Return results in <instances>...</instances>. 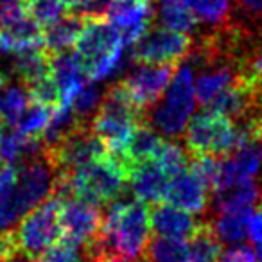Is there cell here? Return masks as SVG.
<instances>
[{"label":"cell","instance_id":"1","mask_svg":"<svg viewBox=\"0 0 262 262\" xmlns=\"http://www.w3.org/2000/svg\"><path fill=\"white\" fill-rule=\"evenodd\" d=\"M149 237L151 221L147 203L119 198L102 212L101 232L83 251L88 262L102 255H115L126 262H142Z\"/></svg>","mask_w":262,"mask_h":262},{"label":"cell","instance_id":"2","mask_svg":"<svg viewBox=\"0 0 262 262\" xmlns=\"http://www.w3.org/2000/svg\"><path fill=\"white\" fill-rule=\"evenodd\" d=\"M127 169L119 155H104L70 171L58 172L54 194L59 198H77L97 207H108L124 196Z\"/></svg>","mask_w":262,"mask_h":262},{"label":"cell","instance_id":"3","mask_svg":"<svg viewBox=\"0 0 262 262\" xmlns=\"http://www.w3.org/2000/svg\"><path fill=\"white\" fill-rule=\"evenodd\" d=\"M74 45V54L92 81L106 79L127 65L120 31L104 15L83 16V27Z\"/></svg>","mask_w":262,"mask_h":262},{"label":"cell","instance_id":"4","mask_svg":"<svg viewBox=\"0 0 262 262\" xmlns=\"http://www.w3.org/2000/svg\"><path fill=\"white\" fill-rule=\"evenodd\" d=\"M196 92H194V69L189 63L176 67L169 86L164 95L155 102L144 119L147 124L164 137L178 139L185 133L190 117L196 108Z\"/></svg>","mask_w":262,"mask_h":262},{"label":"cell","instance_id":"5","mask_svg":"<svg viewBox=\"0 0 262 262\" xmlns=\"http://www.w3.org/2000/svg\"><path fill=\"white\" fill-rule=\"evenodd\" d=\"M142 120V113L133 104L122 84L115 83L104 90L101 104L88 126L104 142L110 153L122 155L137 124Z\"/></svg>","mask_w":262,"mask_h":262},{"label":"cell","instance_id":"6","mask_svg":"<svg viewBox=\"0 0 262 262\" xmlns=\"http://www.w3.org/2000/svg\"><path fill=\"white\" fill-rule=\"evenodd\" d=\"M183 137L190 157H226L241 144L237 122L208 108L190 117Z\"/></svg>","mask_w":262,"mask_h":262},{"label":"cell","instance_id":"7","mask_svg":"<svg viewBox=\"0 0 262 262\" xmlns=\"http://www.w3.org/2000/svg\"><path fill=\"white\" fill-rule=\"evenodd\" d=\"M61 198L58 194L49 196L43 203L29 210L16 225L15 237L18 248L33 258H38L47 248L61 239V226H59V210H61Z\"/></svg>","mask_w":262,"mask_h":262},{"label":"cell","instance_id":"8","mask_svg":"<svg viewBox=\"0 0 262 262\" xmlns=\"http://www.w3.org/2000/svg\"><path fill=\"white\" fill-rule=\"evenodd\" d=\"M56 182H58V169L49 160L45 151L43 155L24 162L20 167H16L15 203L20 215L24 217L27 212L52 196Z\"/></svg>","mask_w":262,"mask_h":262},{"label":"cell","instance_id":"9","mask_svg":"<svg viewBox=\"0 0 262 262\" xmlns=\"http://www.w3.org/2000/svg\"><path fill=\"white\" fill-rule=\"evenodd\" d=\"M131 47V59L137 63L178 65V61L185 59L189 54L192 38L165 27H149Z\"/></svg>","mask_w":262,"mask_h":262},{"label":"cell","instance_id":"10","mask_svg":"<svg viewBox=\"0 0 262 262\" xmlns=\"http://www.w3.org/2000/svg\"><path fill=\"white\" fill-rule=\"evenodd\" d=\"M174 70L176 65H171V63H164V65L139 63L135 70H131L122 81H119L133 101V104L140 110L142 119L144 113L164 95L165 88L169 86L174 76Z\"/></svg>","mask_w":262,"mask_h":262},{"label":"cell","instance_id":"11","mask_svg":"<svg viewBox=\"0 0 262 262\" xmlns=\"http://www.w3.org/2000/svg\"><path fill=\"white\" fill-rule=\"evenodd\" d=\"M108 147L104 146L101 139L90 129V126H81L70 135H67L59 144H56L51 149H45L49 160L54 164L58 172L70 171L88 162H94L97 158L108 155Z\"/></svg>","mask_w":262,"mask_h":262},{"label":"cell","instance_id":"12","mask_svg":"<svg viewBox=\"0 0 262 262\" xmlns=\"http://www.w3.org/2000/svg\"><path fill=\"white\" fill-rule=\"evenodd\" d=\"M61 210H59L61 239L79 248H86L101 232V207L77 198H61Z\"/></svg>","mask_w":262,"mask_h":262},{"label":"cell","instance_id":"13","mask_svg":"<svg viewBox=\"0 0 262 262\" xmlns=\"http://www.w3.org/2000/svg\"><path fill=\"white\" fill-rule=\"evenodd\" d=\"M210 190L200 174L192 167H185L169 178L164 201L180 207L194 215L208 214L210 208Z\"/></svg>","mask_w":262,"mask_h":262},{"label":"cell","instance_id":"14","mask_svg":"<svg viewBox=\"0 0 262 262\" xmlns=\"http://www.w3.org/2000/svg\"><path fill=\"white\" fill-rule=\"evenodd\" d=\"M104 16L120 31L124 45H133L155 18L151 0H112Z\"/></svg>","mask_w":262,"mask_h":262},{"label":"cell","instance_id":"15","mask_svg":"<svg viewBox=\"0 0 262 262\" xmlns=\"http://www.w3.org/2000/svg\"><path fill=\"white\" fill-rule=\"evenodd\" d=\"M149 221L151 230H155L157 235L180 241L190 239L201 225L194 214L171 203L155 205L149 210Z\"/></svg>","mask_w":262,"mask_h":262},{"label":"cell","instance_id":"16","mask_svg":"<svg viewBox=\"0 0 262 262\" xmlns=\"http://www.w3.org/2000/svg\"><path fill=\"white\" fill-rule=\"evenodd\" d=\"M169 178L171 176L162 169L157 160H149L129 169L127 185H131L137 200L144 203H162Z\"/></svg>","mask_w":262,"mask_h":262},{"label":"cell","instance_id":"17","mask_svg":"<svg viewBox=\"0 0 262 262\" xmlns=\"http://www.w3.org/2000/svg\"><path fill=\"white\" fill-rule=\"evenodd\" d=\"M51 76L59 92V104L69 106L74 95L79 92V88L86 83V74L83 72L76 54H70L69 51L51 54Z\"/></svg>","mask_w":262,"mask_h":262},{"label":"cell","instance_id":"18","mask_svg":"<svg viewBox=\"0 0 262 262\" xmlns=\"http://www.w3.org/2000/svg\"><path fill=\"white\" fill-rule=\"evenodd\" d=\"M38 47H43V34H41V27L29 15H24L0 26L2 54H18V52Z\"/></svg>","mask_w":262,"mask_h":262},{"label":"cell","instance_id":"19","mask_svg":"<svg viewBox=\"0 0 262 262\" xmlns=\"http://www.w3.org/2000/svg\"><path fill=\"white\" fill-rule=\"evenodd\" d=\"M164 142H165L164 137L151 124L144 122V120L137 124L135 131H133V135H131L124 153L119 155L127 169V178H129V169L133 165L155 160L157 155L160 153Z\"/></svg>","mask_w":262,"mask_h":262},{"label":"cell","instance_id":"20","mask_svg":"<svg viewBox=\"0 0 262 262\" xmlns=\"http://www.w3.org/2000/svg\"><path fill=\"white\" fill-rule=\"evenodd\" d=\"M83 27V16L76 15V13L67 11L61 18L56 22L49 24V26L41 27V34H43V47L49 54H56V52L69 51L74 43H76L77 36Z\"/></svg>","mask_w":262,"mask_h":262},{"label":"cell","instance_id":"21","mask_svg":"<svg viewBox=\"0 0 262 262\" xmlns=\"http://www.w3.org/2000/svg\"><path fill=\"white\" fill-rule=\"evenodd\" d=\"M192 11L198 24L208 27V33L225 31L233 26V0H182Z\"/></svg>","mask_w":262,"mask_h":262},{"label":"cell","instance_id":"22","mask_svg":"<svg viewBox=\"0 0 262 262\" xmlns=\"http://www.w3.org/2000/svg\"><path fill=\"white\" fill-rule=\"evenodd\" d=\"M13 58V72L24 84H31L51 74V54L43 47L18 52Z\"/></svg>","mask_w":262,"mask_h":262},{"label":"cell","instance_id":"23","mask_svg":"<svg viewBox=\"0 0 262 262\" xmlns=\"http://www.w3.org/2000/svg\"><path fill=\"white\" fill-rule=\"evenodd\" d=\"M210 226L217 239L226 244H239L248 239V223L253 212H212Z\"/></svg>","mask_w":262,"mask_h":262},{"label":"cell","instance_id":"24","mask_svg":"<svg viewBox=\"0 0 262 262\" xmlns=\"http://www.w3.org/2000/svg\"><path fill=\"white\" fill-rule=\"evenodd\" d=\"M158 20L162 27L178 31L183 34L198 33V20L182 0H160L158 2Z\"/></svg>","mask_w":262,"mask_h":262},{"label":"cell","instance_id":"25","mask_svg":"<svg viewBox=\"0 0 262 262\" xmlns=\"http://www.w3.org/2000/svg\"><path fill=\"white\" fill-rule=\"evenodd\" d=\"M142 262H192V257L185 241L157 235L147 243Z\"/></svg>","mask_w":262,"mask_h":262},{"label":"cell","instance_id":"26","mask_svg":"<svg viewBox=\"0 0 262 262\" xmlns=\"http://www.w3.org/2000/svg\"><path fill=\"white\" fill-rule=\"evenodd\" d=\"M192 262H219L223 255V243L212 230L210 223L205 221L200 225L189 243Z\"/></svg>","mask_w":262,"mask_h":262},{"label":"cell","instance_id":"27","mask_svg":"<svg viewBox=\"0 0 262 262\" xmlns=\"http://www.w3.org/2000/svg\"><path fill=\"white\" fill-rule=\"evenodd\" d=\"M54 110H56V106L31 101L13 127L27 137H41L45 127L51 122V117H52V113H54Z\"/></svg>","mask_w":262,"mask_h":262},{"label":"cell","instance_id":"28","mask_svg":"<svg viewBox=\"0 0 262 262\" xmlns=\"http://www.w3.org/2000/svg\"><path fill=\"white\" fill-rule=\"evenodd\" d=\"M102 95H104V90L99 84L84 83L79 88V92L72 97L69 106L72 108V112L76 113V117L84 126H88L92 117L95 115V112H97L99 104L102 101Z\"/></svg>","mask_w":262,"mask_h":262},{"label":"cell","instance_id":"29","mask_svg":"<svg viewBox=\"0 0 262 262\" xmlns=\"http://www.w3.org/2000/svg\"><path fill=\"white\" fill-rule=\"evenodd\" d=\"M31 102V97L27 94L26 86L20 84H11L4 86V94L0 95V112L4 117V122L9 126H15L18 117L24 113V110L27 108V104Z\"/></svg>","mask_w":262,"mask_h":262},{"label":"cell","instance_id":"30","mask_svg":"<svg viewBox=\"0 0 262 262\" xmlns=\"http://www.w3.org/2000/svg\"><path fill=\"white\" fill-rule=\"evenodd\" d=\"M189 157L190 155L185 147L176 144L174 140H165L160 153L157 155L155 160L162 165V169H164L169 176H172V174H176V172L182 171V169L189 167V164H190Z\"/></svg>","mask_w":262,"mask_h":262},{"label":"cell","instance_id":"31","mask_svg":"<svg viewBox=\"0 0 262 262\" xmlns=\"http://www.w3.org/2000/svg\"><path fill=\"white\" fill-rule=\"evenodd\" d=\"M67 13L63 0H29L27 2V15L40 27L56 22Z\"/></svg>","mask_w":262,"mask_h":262},{"label":"cell","instance_id":"32","mask_svg":"<svg viewBox=\"0 0 262 262\" xmlns=\"http://www.w3.org/2000/svg\"><path fill=\"white\" fill-rule=\"evenodd\" d=\"M36 262H88V260H86V257H84L83 248L59 239L58 243H54L51 248H47V250L36 258Z\"/></svg>","mask_w":262,"mask_h":262},{"label":"cell","instance_id":"33","mask_svg":"<svg viewBox=\"0 0 262 262\" xmlns=\"http://www.w3.org/2000/svg\"><path fill=\"white\" fill-rule=\"evenodd\" d=\"M248 239L251 241V248L255 250L257 260L262 262V208H257L250 215L248 223Z\"/></svg>","mask_w":262,"mask_h":262},{"label":"cell","instance_id":"34","mask_svg":"<svg viewBox=\"0 0 262 262\" xmlns=\"http://www.w3.org/2000/svg\"><path fill=\"white\" fill-rule=\"evenodd\" d=\"M233 13H239L246 22H262V0H233Z\"/></svg>","mask_w":262,"mask_h":262},{"label":"cell","instance_id":"35","mask_svg":"<svg viewBox=\"0 0 262 262\" xmlns=\"http://www.w3.org/2000/svg\"><path fill=\"white\" fill-rule=\"evenodd\" d=\"M29 0H0V26L27 15Z\"/></svg>","mask_w":262,"mask_h":262},{"label":"cell","instance_id":"36","mask_svg":"<svg viewBox=\"0 0 262 262\" xmlns=\"http://www.w3.org/2000/svg\"><path fill=\"white\" fill-rule=\"evenodd\" d=\"M219 262H257V255H255V250L251 246L239 243L230 250H223Z\"/></svg>","mask_w":262,"mask_h":262},{"label":"cell","instance_id":"37","mask_svg":"<svg viewBox=\"0 0 262 262\" xmlns=\"http://www.w3.org/2000/svg\"><path fill=\"white\" fill-rule=\"evenodd\" d=\"M0 262H36V258H33L29 253H26V251H22L18 248L13 253L6 255L4 258H0Z\"/></svg>","mask_w":262,"mask_h":262},{"label":"cell","instance_id":"38","mask_svg":"<svg viewBox=\"0 0 262 262\" xmlns=\"http://www.w3.org/2000/svg\"><path fill=\"white\" fill-rule=\"evenodd\" d=\"M92 262H126V260L115 257V255H102V257H97L95 260H92Z\"/></svg>","mask_w":262,"mask_h":262},{"label":"cell","instance_id":"39","mask_svg":"<svg viewBox=\"0 0 262 262\" xmlns=\"http://www.w3.org/2000/svg\"><path fill=\"white\" fill-rule=\"evenodd\" d=\"M4 129V117H2V112H0V133Z\"/></svg>","mask_w":262,"mask_h":262},{"label":"cell","instance_id":"40","mask_svg":"<svg viewBox=\"0 0 262 262\" xmlns=\"http://www.w3.org/2000/svg\"><path fill=\"white\" fill-rule=\"evenodd\" d=\"M6 165H8V164H6V162H4V158L0 157V172H2V169H4Z\"/></svg>","mask_w":262,"mask_h":262},{"label":"cell","instance_id":"41","mask_svg":"<svg viewBox=\"0 0 262 262\" xmlns=\"http://www.w3.org/2000/svg\"><path fill=\"white\" fill-rule=\"evenodd\" d=\"M258 102H260V106H262V88H260V92H258Z\"/></svg>","mask_w":262,"mask_h":262},{"label":"cell","instance_id":"42","mask_svg":"<svg viewBox=\"0 0 262 262\" xmlns=\"http://www.w3.org/2000/svg\"><path fill=\"white\" fill-rule=\"evenodd\" d=\"M108 2H112V0H108Z\"/></svg>","mask_w":262,"mask_h":262}]
</instances>
